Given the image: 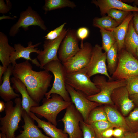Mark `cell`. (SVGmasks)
I'll return each mask as SVG.
<instances>
[{
	"label": "cell",
	"instance_id": "cell-49",
	"mask_svg": "<svg viewBox=\"0 0 138 138\" xmlns=\"http://www.w3.org/2000/svg\"><path fill=\"white\" fill-rule=\"evenodd\" d=\"M136 55L137 57V60H138V48H137L136 50Z\"/></svg>",
	"mask_w": 138,
	"mask_h": 138
},
{
	"label": "cell",
	"instance_id": "cell-29",
	"mask_svg": "<svg viewBox=\"0 0 138 138\" xmlns=\"http://www.w3.org/2000/svg\"><path fill=\"white\" fill-rule=\"evenodd\" d=\"M120 24L110 17L103 16L101 17H96L93 20V25L97 28L101 27L107 30L114 28Z\"/></svg>",
	"mask_w": 138,
	"mask_h": 138
},
{
	"label": "cell",
	"instance_id": "cell-2",
	"mask_svg": "<svg viewBox=\"0 0 138 138\" xmlns=\"http://www.w3.org/2000/svg\"><path fill=\"white\" fill-rule=\"evenodd\" d=\"M42 102L41 106L32 107L30 111L40 117H44L56 126L59 113L73 103L72 101H65L61 96L56 94H52L49 99L44 98Z\"/></svg>",
	"mask_w": 138,
	"mask_h": 138
},
{
	"label": "cell",
	"instance_id": "cell-18",
	"mask_svg": "<svg viewBox=\"0 0 138 138\" xmlns=\"http://www.w3.org/2000/svg\"><path fill=\"white\" fill-rule=\"evenodd\" d=\"M24 124L23 130L15 138H51L44 134L35 124L34 120L23 109L22 115Z\"/></svg>",
	"mask_w": 138,
	"mask_h": 138
},
{
	"label": "cell",
	"instance_id": "cell-19",
	"mask_svg": "<svg viewBox=\"0 0 138 138\" xmlns=\"http://www.w3.org/2000/svg\"><path fill=\"white\" fill-rule=\"evenodd\" d=\"M14 68L11 64L8 66L6 71L3 74L2 77L3 82L0 86V96L6 102L19 97L20 96L16 93L11 86L10 77L13 74Z\"/></svg>",
	"mask_w": 138,
	"mask_h": 138
},
{
	"label": "cell",
	"instance_id": "cell-8",
	"mask_svg": "<svg viewBox=\"0 0 138 138\" xmlns=\"http://www.w3.org/2000/svg\"><path fill=\"white\" fill-rule=\"evenodd\" d=\"M38 26L44 31L47 30L45 22L39 14L29 6L25 10L20 13L17 21L10 30L9 36L14 37L19 32L20 28L26 31L28 30L29 26Z\"/></svg>",
	"mask_w": 138,
	"mask_h": 138
},
{
	"label": "cell",
	"instance_id": "cell-14",
	"mask_svg": "<svg viewBox=\"0 0 138 138\" xmlns=\"http://www.w3.org/2000/svg\"><path fill=\"white\" fill-rule=\"evenodd\" d=\"M75 29H69L62 42L57 53L60 61L63 63L75 55L80 50Z\"/></svg>",
	"mask_w": 138,
	"mask_h": 138
},
{
	"label": "cell",
	"instance_id": "cell-25",
	"mask_svg": "<svg viewBox=\"0 0 138 138\" xmlns=\"http://www.w3.org/2000/svg\"><path fill=\"white\" fill-rule=\"evenodd\" d=\"M103 108L108 121L117 128L121 127L124 129L126 131L130 132L126 124L125 118L117 111L109 106H105Z\"/></svg>",
	"mask_w": 138,
	"mask_h": 138
},
{
	"label": "cell",
	"instance_id": "cell-15",
	"mask_svg": "<svg viewBox=\"0 0 138 138\" xmlns=\"http://www.w3.org/2000/svg\"><path fill=\"white\" fill-rule=\"evenodd\" d=\"M39 42L33 45L32 42L29 41L28 43L27 47H24L20 43L15 44L14 45L15 51L13 52L10 56V62L12 66L14 67L17 64L16 60L20 58H23L27 60L31 61L32 63L38 67H40V63L37 58L32 59L30 57L31 53H36L39 54L40 52V49L37 47L41 44Z\"/></svg>",
	"mask_w": 138,
	"mask_h": 138
},
{
	"label": "cell",
	"instance_id": "cell-43",
	"mask_svg": "<svg viewBox=\"0 0 138 138\" xmlns=\"http://www.w3.org/2000/svg\"><path fill=\"white\" fill-rule=\"evenodd\" d=\"M129 97L133 101L135 105L138 107V94L129 95Z\"/></svg>",
	"mask_w": 138,
	"mask_h": 138
},
{
	"label": "cell",
	"instance_id": "cell-35",
	"mask_svg": "<svg viewBox=\"0 0 138 138\" xmlns=\"http://www.w3.org/2000/svg\"><path fill=\"white\" fill-rule=\"evenodd\" d=\"M80 126L83 132V138H97L94 130L90 125L85 123L82 120L80 122Z\"/></svg>",
	"mask_w": 138,
	"mask_h": 138
},
{
	"label": "cell",
	"instance_id": "cell-6",
	"mask_svg": "<svg viewBox=\"0 0 138 138\" xmlns=\"http://www.w3.org/2000/svg\"><path fill=\"white\" fill-rule=\"evenodd\" d=\"M138 77V60L124 48L118 52L116 69L111 77L112 80H125Z\"/></svg>",
	"mask_w": 138,
	"mask_h": 138
},
{
	"label": "cell",
	"instance_id": "cell-17",
	"mask_svg": "<svg viewBox=\"0 0 138 138\" xmlns=\"http://www.w3.org/2000/svg\"><path fill=\"white\" fill-rule=\"evenodd\" d=\"M99 8L101 15L104 16L112 9L129 12H138V7L131 6L119 0H94L91 1Z\"/></svg>",
	"mask_w": 138,
	"mask_h": 138
},
{
	"label": "cell",
	"instance_id": "cell-40",
	"mask_svg": "<svg viewBox=\"0 0 138 138\" xmlns=\"http://www.w3.org/2000/svg\"><path fill=\"white\" fill-rule=\"evenodd\" d=\"M113 128H108L102 132L99 138H111L113 136Z\"/></svg>",
	"mask_w": 138,
	"mask_h": 138
},
{
	"label": "cell",
	"instance_id": "cell-34",
	"mask_svg": "<svg viewBox=\"0 0 138 138\" xmlns=\"http://www.w3.org/2000/svg\"><path fill=\"white\" fill-rule=\"evenodd\" d=\"M126 86L129 95L138 94V77H130L126 79Z\"/></svg>",
	"mask_w": 138,
	"mask_h": 138
},
{
	"label": "cell",
	"instance_id": "cell-44",
	"mask_svg": "<svg viewBox=\"0 0 138 138\" xmlns=\"http://www.w3.org/2000/svg\"><path fill=\"white\" fill-rule=\"evenodd\" d=\"M7 68L5 67L2 66L0 65V84L1 85L2 83V75L6 72Z\"/></svg>",
	"mask_w": 138,
	"mask_h": 138
},
{
	"label": "cell",
	"instance_id": "cell-32",
	"mask_svg": "<svg viewBox=\"0 0 138 138\" xmlns=\"http://www.w3.org/2000/svg\"><path fill=\"white\" fill-rule=\"evenodd\" d=\"M90 125L93 128L97 138H99L101 133L106 129L110 128H117L108 120L98 121Z\"/></svg>",
	"mask_w": 138,
	"mask_h": 138
},
{
	"label": "cell",
	"instance_id": "cell-38",
	"mask_svg": "<svg viewBox=\"0 0 138 138\" xmlns=\"http://www.w3.org/2000/svg\"><path fill=\"white\" fill-rule=\"evenodd\" d=\"M7 3V4H6L4 0H0V13L2 14H6L10 10V6L11 5H10V1H9V4L8 2L6 1Z\"/></svg>",
	"mask_w": 138,
	"mask_h": 138
},
{
	"label": "cell",
	"instance_id": "cell-51",
	"mask_svg": "<svg viewBox=\"0 0 138 138\" xmlns=\"http://www.w3.org/2000/svg\"><path fill=\"white\" fill-rule=\"evenodd\" d=\"M0 138H2L0 136Z\"/></svg>",
	"mask_w": 138,
	"mask_h": 138
},
{
	"label": "cell",
	"instance_id": "cell-37",
	"mask_svg": "<svg viewBox=\"0 0 138 138\" xmlns=\"http://www.w3.org/2000/svg\"><path fill=\"white\" fill-rule=\"evenodd\" d=\"M89 32L88 29L85 27H80L76 30L77 36L79 40L81 41L80 47H82L83 45V41L88 37Z\"/></svg>",
	"mask_w": 138,
	"mask_h": 138
},
{
	"label": "cell",
	"instance_id": "cell-31",
	"mask_svg": "<svg viewBox=\"0 0 138 138\" xmlns=\"http://www.w3.org/2000/svg\"><path fill=\"white\" fill-rule=\"evenodd\" d=\"M104 120H107V119L104 108L97 107L90 113L87 123L90 124L95 122Z\"/></svg>",
	"mask_w": 138,
	"mask_h": 138
},
{
	"label": "cell",
	"instance_id": "cell-16",
	"mask_svg": "<svg viewBox=\"0 0 138 138\" xmlns=\"http://www.w3.org/2000/svg\"><path fill=\"white\" fill-rule=\"evenodd\" d=\"M111 98L114 104L119 108L124 116L127 115L135 107V104L130 98L126 86L115 89L112 93Z\"/></svg>",
	"mask_w": 138,
	"mask_h": 138
},
{
	"label": "cell",
	"instance_id": "cell-28",
	"mask_svg": "<svg viewBox=\"0 0 138 138\" xmlns=\"http://www.w3.org/2000/svg\"><path fill=\"white\" fill-rule=\"evenodd\" d=\"M100 32L102 38V45L103 50L107 52L116 42V40L113 32L101 27Z\"/></svg>",
	"mask_w": 138,
	"mask_h": 138
},
{
	"label": "cell",
	"instance_id": "cell-30",
	"mask_svg": "<svg viewBox=\"0 0 138 138\" xmlns=\"http://www.w3.org/2000/svg\"><path fill=\"white\" fill-rule=\"evenodd\" d=\"M130 132L136 133L138 131V107L135 108L125 118Z\"/></svg>",
	"mask_w": 138,
	"mask_h": 138
},
{
	"label": "cell",
	"instance_id": "cell-4",
	"mask_svg": "<svg viewBox=\"0 0 138 138\" xmlns=\"http://www.w3.org/2000/svg\"><path fill=\"white\" fill-rule=\"evenodd\" d=\"M92 81L100 91L87 98L89 100L99 104L113 105L111 98L113 91L117 88L126 86V84L125 80L107 81L104 76L99 75L95 76Z\"/></svg>",
	"mask_w": 138,
	"mask_h": 138
},
{
	"label": "cell",
	"instance_id": "cell-13",
	"mask_svg": "<svg viewBox=\"0 0 138 138\" xmlns=\"http://www.w3.org/2000/svg\"><path fill=\"white\" fill-rule=\"evenodd\" d=\"M66 86L71 101L82 115L84 121L87 123L90 113L99 104L89 100L83 93L66 84Z\"/></svg>",
	"mask_w": 138,
	"mask_h": 138
},
{
	"label": "cell",
	"instance_id": "cell-42",
	"mask_svg": "<svg viewBox=\"0 0 138 138\" xmlns=\"http://www.w3.org/2000/svg\"><path fill=\"white\" fill-rule=\"evenodd\" d=\"M122 138H137L136 133L125 131Z\"/></svg>",
	"mask_w": 138,
	"mask_h": 138
},
{
	"label": "cell",
	"instance_id": "cell-47",
	"mask_svg": "<svg viewBox=\"0 0 138 138\" xmlns=\"http://www.w3.org/2000/svg\"><path fill=\"white\" fill-rule=\"evenodd\" d=\"M0 136L2 138H7L5 134L2 132L0 133Z\"/></svg>",
	"mask_w": 138,
	"mask_h": 138
},
{
	"label": "cell",
	"instance_id": "cell-27",
	"mask_svg": "<svg viewBox=\"0 0 138 138\" xmlns=\"http://www.w3.org/2000/svg\"><path fill=\"white\" fill-rule=\"evenodd\" d=\"M42 8L45 14L51 10L67 7L73 9L76 7L75 3L69 0H45Z\"/></svg>",
	"mask_w": 138,
	"mask_h": 138
},
{
	"label": "cell",
	"instance_id": "cell-39",
	"mask_svg": "<svg viewBox=\"0 0 138 138\" xmlns=\"http://www.w3.org/2000/svg\"><path fill=\"white\" fill-rule=\"evenodd\" d=\"M125 131L122 128H116L113 130V136L115 138H122Z\"/></svg>",
	"mask_w": 138,
	"mask_h": 138
},
{
	"label": "cell",
	"instance_id": "cell-21",
	"mask_svg": "<svg viewBox=\"0 0 138 138\" xmlns=\"http://www.w3.org/2000/svg\"><path fill=\"white\" fill-rule=\"evenodd\" d=\"M28 114L36 122L38 127L42 128L46 134L50 137L69 138L67 134L64 133L62 129L57 128L50 122L41 120L30 111Z\"/></svg>",
	"mask_w": 138,
	"mask_h": 138
},
{
	"label": "cell",
	"instance_id": "cell-5",
	"mask_svg": "<svg viewBox=\"0 0 138 138\" xmlns=\"http://www.w3.org/2000/svg\"><path fill=\"white\" fill-rule=\"evenodd\" d=\"M44 70L51 72L53 74L54 80L51 89L45 94V98L49 99L51 95L56 94L61 96L65 101H71L66 86V73L64 66L59 60H53L44 66Z\"/></svg>",
	"mask_w": 138,
	"mask_h": 138
},
{
	"label": "cell",
	"instance_id": "cell-50",
	"mask_svg": "<svg viewBox=\"0 0 138 138\" xmlns=\"http://www.w3.org/2000/svg\"><path fill=\"white\" fill-rule=\"evenodd\" d=\"M136 133L137 135V138H138V131Z\"/></svg>",
	"mask_w": 138,
	"mask_h": 138
},
{
	"label": "cell",
	"instance_id": "cell-11",
	"mask_svg": "<svg viewBox=\"0 0 138 138\" xmlns=\"http://www.w3.org/2000/svg\"><path fill=\"white\" fill-rule=\"evenodd\" d=\"M93 47L88 42L84 43L80 50L74 56L62 63L66 73L74 72L86 67L90 60Z\"/></svg>",
	"mask_w": 138,
	"mask_h": 138
},
{
	"label": "cell",
	"instance_id": "cell-23",
	"mask_svg": "<svg viewBox=\"0 0 138 138\" xmlns=\"http://www.w3.org/2000/svg\"><path fill=\"white\" fill-rule=\"evenodd\" d=\"M7 36L4 33L0 32V60L4 67L7 68L11 64L10 57L12 53L15 51L13 47L8 43Z\"/></svg>",
	"mask_w": 138,
	"mask_h": 138
},
{
	"label": "cell",
	"instance_id": "cell-45",
	"mask_svg": "<svg viewBox=\"0 0 138 138\" xmlns=\"http://www.w3.org/2000/svg\"><path fill=\"white\" fill-rule=\"evenodd\" d=\"M122 2L126 3H132L134 6H138V0H121Z\"/></svg>",
	"mask_w": 138,
	"mask_h": 138
},
{
	"label": "cell",
	"instance_id": "cell-26",
	"mask_svg": "<svg viewBox=\"0 0 138 138\" xmlns=\"http://www.w3.org/2000/svg\"><path fill=\"white\" fill-rule=\"evenodd\" d=\"M118 59V48L116 42L107 52V67L110 75H112L115 72L117 65Z\"/></svg>",
	"mask_w": 138,
	"mask_h": 138
},
{
	"label": "cell",
	"instance_id": "cell-7",
	"mask_svg": "<svg viewBox=\"0 0 138 138\" xmlns=\"http://www.w3.org/2000/svg\"><path fill=\"white\" fill-rule=\"evenodd\" d=\"M66 84L87 97L96 94L100 91L90 78L85 68L74 72L66 73Z\"/></svg>",
	"mask_w": 138,
	"mask_h": 138
},
{
	"label": "cell",
	"instance_id": "cell-48",
	"mask_svg": "<svg viewBox=\"0 0 138 138\" xmlns=\"http://www.w3.org/2000/svg\"><path fill=\"white\" fill-rule=\"evenodd\" d=\"M3 15L4 16H3L0 17H2V18L5 17L4 18H7V19H14V18H13V17H10L9 16H4V15Z\"/></svg>",
	"mask_w": 138,
	"mask_h": 138
},
{
	"label": "cell",
	"instance_id": "cell-12",
	"mask_svg": "<svg viewBox=\"0 0 138 138\" xmlns=\"http://www.w3.org/2000/svg\"><path fill=\"white\" fill-rule=\"evenodd\" d=\"M69 29L64 28L60 36L55 39L45 41L43 50L40 51L37 56V59L40 62L41 69H43L46 64L52 61L59 60L57 55L58 51Z\"/></svg>",
	"mask_w": 138,
	"mask_h": 138
},
{
	"label": "cell",
	"instance_id": "cell-46",
	"mask_svg": "<svg viewBox=\"0 0 138 138\" xmlns=\"http://www.w3.org/2000/svg\"><path fill=\"white\" fill-rule=\"evenodd\" d=\"M5 104L3 101L1 100L0 101V112H1L5 110Z\"/></svg>",
	"mask_w": 138,
	"mask_h": 138
},
{
	"label": "cell",
	"instance_id": "cell-10",
	"mask_svg": "<svg viewBox=\"0 0 138 138\" xmlns=\"http://www.w3.org/2000/svg\"><path fill=\"white\" fill-rule=\"evenodd\" d=\"M106 55L107 53L103 51L102 47L99 45L97 44L93 47L90 60L85 68L89 77L100 74L106 76L109 81L112 80L107 68Z\"/></svg>",
	"mask_w": 138,
	"mask_h": 138
},
{
	"label": "cell",
	"instance_id": "cell-3",
	"mask_svg": "<svg viewBox=\"0 0 138 138\" xmlns=\"http://www.w3.org/2000/svg\"><path fill=\"white\" fill-rule=\"evenodd\" d=\"M14 102V106L11 101L6 102L4 110L5 115L0 118V130L7 138H15V132L22 117V100L20 97H17Z\"/></svg>",
	"mask_w": 138,
	"mask_h": 138
},
{
	"label": "cell",
	"instance_id": "cell-1",
	"mask_svg": "<svg viewBox=\"0 0 138 138\" xmlns=\"http://www.w3.org/2000/svg\"><path fill=\"white\" fill-rule=\"evenodd\" d=\"M32 69L29 61L26 60L15 65L13 75L23 83L32 98L39 104L51 86L53 76L47 70L36 71Z\"/></svg>",
	"mask_w": 138,
	"mask_h": 138
},
{
	"label": "cell",
	"instance_id": "cell-41",
	"mask_svg": "<svg viewBox=\"0 0 138 138\" xmlns=\"http://www.w3.org/2000/svg\"><path fill=\"white\" fill-rule=\"evenodd\" d=\"M134 16L132 21L134 28L138 34V12H133Z\"/></svg>",
	"mask_w": 138,
	"mask_h": 138
},
{
	"label": "cell",
	"instance_id": "cell-22",
	"mask_svg": "<svg viewBox=\"0 0 138 138\" xmlns=\"http://www.w3.org/2000/svg\"><path fill=\"white\" fill-rule=\"evenodd\" d=\"M134 16L133 13L130 12L123 21L117 27L107 30L112 31L117 44L118 52L124 48V42L129 24Z\"/></svg>",
	"mask_w": 138,
	"mask_h": 138
},
{
	"label": "cell",
	"instance_id": "cell-24",
	"mask_svg": "<svg viewBox=\"0 0 138 138\" xmlns=\"http://www.w3.org/2000/svg\"><path fill=\"white\" fill-rule=\"evenodd\" d=\"M124 48L137 58L136 52L138 48V34L134 28L132 19L130 21L124 42Z\"/></svg>",
	"mask_w": 138,
	"mask_h": 138
},
{
	"label": "cell",
	"instance_id": "cell-20",
	"mask_svg": "<svg viewBox=\"0 0 138 138\" xmlns=\"http://www.w3.org/2000/svg\"><path fill=\"white\" fill-rule=\"evenodd\" d=\"M10 80L13 84V88L15 89L16 92L19 93L21 95L22 107L28 114L32 107L39 106V104L35 101L30 96L26 86L20 80L13 77Z\"/></svg>",
	"mask_w": 138,
	"mask_h": 138
},
{
	"label": "cell",
	"instance_id": "cell-9",
	"mask_svg": "<svg viewBox=\"0 0 138 138\" xmlns=\"http://www.w3.org/2000/svg\"><path fill=\"white\" fill-rule=\"evenodd\" d=\"M83 117L72 103L66 109L61 121L64 125L63 131L69 138H83V132L80 126Z\"/></svg>",
	"mask_w": 138,
	"mask_h": 138
},
{
	"label": "cell",
	"instance_id": "cell-36",
	"mask_svg": "<svg viewBox=\"0 0 138 138\" xmlns=\"http://www.w3.org/2000/svg\"><path fill=\"white\" fill-rule=\"evenodd\" d=\"M66 23L64 22L54 29L49 31L44 37L46 40H52L58 37L61 34Z\"/></svg>",
	"mask_w": 138,
	"mask_h": 138
},
{
	"label": "cell",
	"instance_id": "cell-33",
	"mask_svg": "<svg viewBox=\"0 0 138 138\" xmlns=\"http://www.w3.org/2000/svg\"><path fill=\"white\" fill-rule=\"evenodd\" d=\"M130 12L112 9L109 10L107 14L120 24L124 20Z\"/></svg>",
	"mask_w": 138,
	"mask_h": 138
}]
</instances>
